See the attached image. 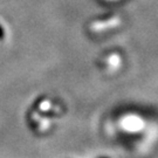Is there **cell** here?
Here are the masks:
<instances>
[{"instance_id":"cell-1","label":"cell","mask_w":158,"mask_h":158,"mask_svg":"<svg viewBox=\"0 0 158 158\" xmlns=\"http://www.w3.org/2000/svg\"><path fill=\"white\" fill-rule=\"evenodd\" d=\"M101 158H108V157H101Z\"/></svg>"}]
</instances>
